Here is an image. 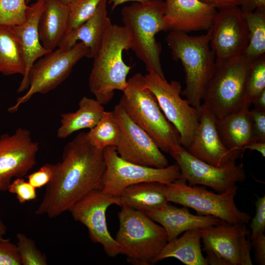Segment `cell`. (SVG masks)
<instances>
[{
  "label": "cell",
  "mask_w": 265,
  "mask_h": 265,
  "mask_svg": "<svg viewBox=\"0 0 265 265\" xmlns=\"http://www.w3.org/2000/svg\"><path fill=\"white\" fill-rule=\"evenodd\" d=\"M104 151L90 143L86 132L67 143L61 160L52 164V178L35 213L55 218L89 192L102 189L106 171Z\"/></svg>",
  "instance_id": "6da1fadb"
},
{
  "label": "cell",
  "mask_w": 265,
  "mask_h": 265,
  "mask_svg": "<svg viewBox=\"0 0 265 265\" xmlns=\"http://www.w3.org/2000/svg\"><path fill=\"white\" fill-rule=\"evenodd\" d=\"M211 31L191 36L171 30L165 41L172 58L180 60L185 73L186 87L182 94L191 106L199 109L207 86L216 66L215 53L210 45Z\"/></svg>",
  "instance_id": "7a4b0ae2"
},
{
  "label": "cell",
  "mask_w": 265,
  "mask_h": 265,
  "mask_svg": "<svg viewBox=\"0 0 265 265\" xmlns=\"http://www.w3.org/2000/svg\"><path fill=\"white\" fill-rule=\"evenodd\" d=\"M164 1L150 0L145 3L134 2L124 6L122 19L129 39L130 49L144 64L148 72L165 77L160 62L161 46L156 35L167 31L163 20Z\"/></svg>",
  "instance_id": "3957f363"
},
{
  "label": "cell",
  "mask_w": 265,
  "mask_h": 265,
  "mask_svg": "<svg viewBox=\"0 0 265 265\" xmlns=\"http://www.w3.org/2000/svg\"><path fill=\"white\" fill-rule=\"evenodd\" d=\"M119 104L129 117L155 141L161 151L169 153L181 145L179 132L166 119L157 99L138 73L127 80Z\"/></svg>",
  "instance_id": "277c9868"
},
{
  "label": "cell",
  "mask_w": 265,
  "mask_h": 265,
  "mask_svg": "<svg viewBox=\"0 0 265 265\" xmlns=\"http://www.w3.org/2000/svg\"><path fill=\"white\" fill-rule=\"evenodd\" d=\"M128 50L129 39L124 27L112 25L93 58L88 79L90 92L103 106L112 99L115 90L123 92L127 86L132 67L124 62L122 53Z\"/></svg>",
  "instance_id": "5b68a950"
},
{
  "label": "cell",
  "mask_w": 265,
  "mask_h": 265,
  "mask_svg": "<svg viewBox=\"0 0 265 265\" xmlns=\"http://www.w3.org/2000/svg\"><path fill=\"white\" fill-rule=\"evenodd\" d=\"M118 216L119 228L115 238L120 254L130 263L154 264L168 242L164 229L145 212L122 205Z\"/></svg>",
  "instance_id": "8992f818"
},
{
  "label": "cell",
  "mask_w": 265,
  "mask_h": 265,
  "mask_svg": "<svg viewBox=\"0 0 265 265\" xmlns=\"http://www.w3.org/2000/svg\"><path fill=\"white\" fill-rule=\"evenodd\" d=\"M252 64L244 55L216 63L202 100L215 118L250 107L246 89Z\"/></svg>",
  "instance_id": "52a82bcc"
},
{
  "label": "cell",
  "mask_w": 265,
  "mask_h": 265,
  "mask_svg": "<svg viewBox=\"0 0 265 265\" xmlns=\"http://www.w3.org/2000/svg\"><path fill=\"white\" fill-rule=\"evenodd\" d=\"M237 186L215 193L196 186H190L181 177L166 185V195L169 202L191 208L201 215L216 217L230 224H246L251 219L247 212L239 210L235 202Z\"/></svg>",
  "instance_id": "ba28073f"
},
{
  "label": "cell",
  "mask_w": 265,
  "mask_h": 265,
  "mask_svg": "<svg viewBox=\"0 0 265 265\" xmlns=\"http://www.w3.org/2000/svg\"><path fill=\"white\" fill-rule=\"evenodd\" d=\"M88 53L87 47L79 42L70 49L57 48L38 59L29 72L28 89L8 109L9 111H16L36 93L45 94L55 89L68 78L76 64L87 57Z\"/></svg>",
  "instance_id": "9c48e42d"
},
{
  "label": "cell",
  "mask_w": 265,
  "mask_h": 265,
  "mask_svg": "<svg viewBox=\"0 0 265 265\" xmlns=\"http://www.w3.org/2000/svg\"><path fill=\"white\" fill-rule=\"evenodd\" d=\"M146 85L156 97L164 116L177 129L181 145L186 149L198 126L200 109L192 106L181 96L182 86L177 80L168 82L165 77L151 72L144 76Z\"/></svg>",
  "instance_id": "30bf717a"
},
{
  "label": "cell",
  "mask_w": 265,
  "mask_h": 265,
  "mask_svg": "<svg viewBox=\"0 0 265 265\" xmlns=\"http://www.w3.org/2000/svg\"><path fill=\"white\" fill-rule=\"evenodd\" d=\"M106 171L102 191L111 197H119L128 186L142 182H157L168 185L182 177L177 164L156 168L135 164L122 159L115 147L104 149Z\"/></svg>",
  "instance_id": "8fae6325"
},
{
  "label": "cell",
  "mask_w": 265,
  "mask_h": 265,
  "mask_svg": "<svg viewBox=\"0 0 265 265\" xmlns=\"http://www.w3.org/2000/svg\"><path fill=\"white\" fill-rule=\"evenodd\" d=\"M208 265H252L251 243L245 224H219L200 229Z\"/></svg>",
  "instance_id": "7c38bea8"
},
{
  "label": "cell",
  "mask_w": 265,
  "mask_h": 265,
  "mask_svg": "<svg viewBox=\"0 0 265 265\" xmlns=\"http://www.w3.org/2000/svg\"><path fill=\"white\" fill-rule=\"evenodd\" d=\"M169 154L178 165L181 177L190 186L202 185L223 192L236 186L246 178L243 164L233 163L217 167L197 159L181 145L173 146Z\"/></svg>",
  "instance_id": "4fadbf2b"
},
{
  "label": "cell",
  "mask_w": 265,
  "mask_h": 265,
  "mask_svg": "<svg viewBox=\"0 0 265 265\" xmlns=\"http://www.w3.org/2000/svg\"><path fill=\"white\" fill-rule=\"evenodd\" d=\"M112 205L121 207V198L108 196L102 189H97L87 193L68 211L75 220L87 228L93 242L102 244L108 256L115 257L120 254V249L107 229L106 214L107 208Z\"/></svg>",
  "instance_id": "5bb4252c"
},
{
  "label": "cell",
  "mask_w": 265,
  "mask_h": 265,
  "mask_svg": "<svg viewBox=\"0 0 265 265\" xmlns=\"http://www.w3.org/2000/svg\"><path fill=\"white\" fill-rule=\"evenodd\" d=\"M120 128L115 147L123 159L138 165L156 168L168 166V160L153 139L136 124L118 104L112 111Z\"/></svg>",
  "instance_id": "9a60e30c"
},
{
  "label": "cell",
  "mask_w": 265,
  "mask_h": 265,
  "mask_svg": "<svg viewBox=\"0 0 265 265\" xmlns=\"http://www.w3.org/2000/svg\"><path fill=\"white\" fill-rule=\"evenodd\" d=\"M210 29V45L216 63L244 55L249 33L245 16L239 6L217 11Z\"/></svg>",
  "instance_id": "2e32d148"
},
{
  "label": "cell",
  "mask_w": 265,
  "mask_h": 265,
  "mask_svg": "<svg viewBox=\"0 0 265 265\" xmlns=\"http://www.w3.org/2000/svg\"><path fill=\"white\" fill-rule=\"evenodd\" d=\"M38 150L26 129L0 136V192L8 190L14 177L23 178L34 166Z\"/></svg>",
  "instance_id": "e0dca14e"
},
{
  "label": "cell",
  "mask_w": 265,
  "mask_h": 265,
  "mask_svg": "<svg viewBox=\"0 0 265 265\" xmlns=\"http://www.w3.org/2000/svg\"><path fill=\"white\" fill-rule=\"evenodd\" d=\"M199 109V123L186 150L197 159L215 166L235 163L242 151L228 150L218 135L214 116L203 104Z\"/></svg>",
  "instance_id": "ac0fdd59"
},
{
  "label": "cell",
  "mask_w": 265,
  "mask_h": 265,
  "mask_svg": "<svg viewBox=\"0 0 265 265\" xmlns=\"http://www.w3.org/2000/svg\"><path fill=\"white\" fill-rule=\"evenodd\" d=\"M164 1L163 20L167 31H207L217 12V9L200 0Z\"/></svg>",
  "instance_id": "d6986e66"
},
{
  "label": "cell",
  "mask_w": 265,
  "mask_h": 265,
  "mask_svg": "<svg viewBox=\"0 0 265 265\" xmlns=\"http://www.w3.org/2000/svg\"><path fill=\"white\" fill-rule=\"evenodd\" d=\"M45 6V0L35 1L27 6L24 22L12 26L20 44L25 65V73L17 90L18 93L28 89V75L34 63L51 52L42 45L38 32L39 20Z\"/></svg>",
  "instance_id": "ffe728a7"
},
{
  "label": "cell",
  "mask_w": 265,
  "mask_h": 265,
  "mask_svg": "<svg viewBox=\"0 0 265 265\" xmlns=\"http://www.w3.org/2000/svg\"><path fill=\"white\" fill-rule=\"evenodd\" d=\"M145 213L164 229L168 242L187 230L204 229L223 222L212 216L192 214L187 207L178 208L169 203L159 209Z\"/></svg>",
  "instance_id": "44dd1931"
},
{
  "label": "cell",
  "mask_w": 265,
  "mask_h": 265,
  "mask_svg": "<svg viewBox=\"0 0 265 265\" xmlns=\"http://www.w3.org/2000/svg\"><path fill=\"white\" fill-rule=\"evenodd\" d=\"M107 0H102L93 14L78 27L65 35L57 48L66 50L78 42H82L88 48L87 57L93 58L99 50L105 36L111 27L107 16Z\"/></svg>",
  "instance_id": "7402d4cb"
},
{
  "label": "cell",
  "mask_w": 265,
  "mask_h": 265,
  "mask_svg": "<svg viewBox=\"0 0 265 265\" xmlns=\"http://www.w3.org/2000/svg\"><path fill=\"white\" fill-rule=\"evenodd\" d=\"M218 135L230 150L241 151L248 144L257 141L253 128L249 107L215 119Z\"/></svg>",
  "instance_id": "603a6c76"
},
{
  "label": "cell",
  "mask_w": 265,
  "mask_h": 265,
  "mask_svg": "<svg viewBox=\"0 0 265 265\" xmlns=\"http://www.w3.org/2000/svg\"><path fill=\"white\" fill-rule=\"evenodd\" d=\"M46 6L38 23L40 42L44 48L53 51L64 36L68 26V6L60 0H45Z\"/></svg>",
  "instance_id": "cb8c5ba5"
},
{
  "label": "cell",
  "mask_w": 265,
  "mask_h": 265,
  "mask_svg": "<svg viewBox=\"0 0 265 265\" xmlns=\"http://www.w3.org/2000/svg\"><path fill=\"white\" fill-rule=\"evenodd\" d=\"M166 186V184L157 182L131 185L124 190L120 197L122 205L145 213L159 209L169 203Z\"/></svg>",
  "instance_id": "d4e9b609"
},
{
  "label": "cell",
  "mask_w": 265,
  "mask_h": 265,
  "mask_svg": "<svg viewBox=\"0 0 265 265\" xmlns=\"http://www.w3.org/2000/svg\"><path fill=\"white\" fill-rule=\"evenodd\" d=\"M201 239L200 229L185 232L182 236L167 242L154 264L168 258H175L186 265H207L202 253Z\"/></svg>",
  "instance_id": "484cf974"
},
{
  "label": "cell",
  "mask_w": 265,
  "mask_h": 265,
  "mask_svg": "<svg viewBox=\"0 0 265 265\" xmlns=\"http://www.w3.org/2000/svg\"><path fill=\"white\" fill-rule=\"evenodd\" d=\"M105 111L103 105L96 99L83 97L77 111L61 114V125L57 131V137L65 138L78 131L92 128Z\"/></svg>",
  "instance_id": "4316f807"
},
{
  "label": "cell",
  "mask_w": 265,
  "mask_h": 265,
  "mask_svg": "<svg viewBox=\"0 0 265 265\" xmlns=\"http://www.w3.org/2000/svg\"><path fill=\"white\" fill-rule=\"evenodd\" d=\"M0 73L5 76L25 73L21 49L11 26H0Z\"/></svg>",
  "instance_id": "83f0119b"
},
{
  "label": "cell",
  "mask_w": 265,
  "mask_h": 265,
  "mask_svg": "<svg viewBox=\"0 0 265 265\" xmlns=\"http://www.w3.org/2000/svg\"><path fill=\"white\" fill-rule=\"evenodd\" d=\"M248 43L244 55L254 61L265 53V8H259L244 15Z\"/></svg>",
  "instance_id": "f1b7e54d"
},
{
  "label": "cell",
  "mask_w": 265,
  "mask_h": 265,
  "mask_svg": "<svg viewBox=\"0 0 265 265\" xmlns=\"http://www.w3.org/2000/svg\"><path fill=\"white\" fill-rule=\"evenodd\" d=\"M89 130L86 132L87 137L90 143L98 149L115 147L118 144L121 131L112 111H105L98 123Z\"/></svg>",
  "instance_id": "f546056e"
},
{
  "label": "cell",
  "mask_w": 265,
  "mask_h": 265,
  "mask_svg": "<svg viewBox=\"0 0 265 265\" xmlns=\"http://www.w3.org/2000/svg\"><path fill=\"white\" fill-rule=\"evenodd\" d=\"M102 0H73L67 4L68 21L65 35L74 30L88 20L93 14Z\"/></svg>",
  "instance_id": "4dcf8cb0"
},
{
  "label": "cell",
  "mask_w": 265,
  "mask_h": 265,
  "mask_svg": "<svg viewBox=\"0 0 265 265\" xmlns=\"http://www.w3.org/2000/svg\"><path fill=\"white\" fill-rule=\"evenodd\" d=\"M265 90V56L253 61L247 80L246 98L251 105L257 97Z\"/></svg>",
  "instance_id": "1f68e13d"
},
{
  "label": "cell",
  "mask_w": 265,
  "mask_h": 265,
  "mask_svg": "<svg viewBox=\"0 0 265 265\" xmlns=\"http://www.w3.org/2000/svg\"><path fill=\"white\" fill-rule=\"evenodd\" d=\"M27 6L26 0H0V26H13L23 23Z\"/></svg>",
  "instance_id": "d6a6232c"
},
{
  "label": "cell",
  "mask_w": 265,
  "mask_h": 265,
  "mask_svg": "<svg viewBox=\"0 0 265 265\" xmlns=\"http://www.w3.org/2000/svg\"><path fill=\"white\" fill-rule=\"evenodd\" d=\"M17 247L22 265H46L47 258L36 247L35 242L23 233L16 235Z\"/></svg>",
  "instance_id": "836d02e7"
},
{
  "label": "cell",
  "mask_w": 265,
  "mask_h": 265,
  "mask_svg": "<svg viewBox=\"0 0 265 265\" xmlns=\"http://www.w3.org/2000/svg\"><path fill=\"white\" fill-rule=\"evenodd\" d=\"M8 191L15 194L21 204L34 200L37 196L36 188L23 178H17L12 181Z\"/></svg>",
  "instance_id": "e575fe53"
},
{
  "label": "cell",
  "mask_w": 265,
  "mask_h": 265,
  "mask_svg": "<svg viewBox=\"0 0 265 265\" xmlns=\"http://www.w3.org/2000/svg\"><path fill=\"white\" fill-rule=\"evenodd\" d=\"M255 214L251 219L250 238L264 234L265 230V196L257 197L255 202Z\"/></svg>",
  "instance_id": "d590c367"
},
{
  "label": "cell",
  "mask_w": 265,
  "mask_h": 265,
  "mask_svg": "<svg viewBox=\"0 0 265 265\" xmlns=\"http://www.w3.org/2000/svg\"><path fill=\"white\" fill-rule=\"evenodd\" d=\"M0 265H22L17 245L9 239L0 240Z\"/></svg>",
  "instance_id": "8d00e7d4"
},
{
  "label": "cell",
  "mask_w": 265,
  "mask_h": 265,
  "mask_svg": "<svg viewBox=\"0 0 265 265\" xmlns=\"http://www.w3.org/2000/svg\"><path fill=\"white\" fill-rule=\"evenodd\" d=\"M53 176L52 164L46 163L27 176V181L35 188L46 186Z\"/></svg>",
  "instance_id": "74e56055"
},
{
  "label": "cell",
  "mask_w": 265,
  "mask_h": 265,
  "mask_svg": "<svg viewBox=\"0 0 265 265\" xmlns=\"http://www.w3.org/2000/svg\"><path fill=\"white\" fill-rule=\"evenodd\" d=\"M250 113L256 140L265 142V110L255 107Z\"/></svg>",
  "instance_id": "f35d334b"
},
{
  "label": "cell",
  "mask_w": 265,
  "mask_h": 265,
  "mask_svg": "<svg viewBox=\"0 0 265 265\" xmlns=\"http://www.w3.org/2000/svg\"><path fill=\"white\" fill-rule=\"evenodd\" d=\"M251 246L254 249L255 258L260 265H265V236L264 234L250 238Z\"/></svg>",
  "instance_id": "ab89813d"
},
{
  "label": "cell",
  "mask_w": 265,
  "mask_h": 265,
  "mask_svg": "<svg viewBox=\"0 0 265 265\" xmlns=\"http://www.w3.org/2000/svg\"><path fill=\"white\" fill-rule=\"evenodd\" d=\"M239 7L244 15L259 8H265V0H238Z\"/></svg>",
  "instance_id": "60d3db41"
},
{
  "label": "cell",
  "mask_w": 265,
  "mask_h": 265,
  "mask_svg": "<svg viewBox=\"0 0 265 265\" xmlns=\"http://www.w3.org/2000/svg\"><path fill=\"white\" fill-rule=\"evenodd\" d=\"M216 9H221L234 6H238V0H200Z\"/></svg>",
  "instance_id": "b9f144b4"
},
{
  "label": "cell",
  "mask_w": 265,
  "mask_h": 265,
  "mask_svg": "<svg viewBox=\"0 0 265 265\" xmlns=\"http://www.w3.org/2000/svg\"><path fill=\"white\" fill-rule=\"evenodd\" d=\"M249 149L250 151H257L260 153L263 157H265V142L255 141L246 145L243 151L246 149Z\"/></svg>",
  "instance_id": "7bdbcfd3"
},
{
  "label": "cell",
  "mask_w": 265,
  "mask_h": 265,
  "mask_svg": "<svg viewBox=\"0 0 265 265\" xmlns=\"http://www.w3.org/2000/svg\"><path fill=\"white\" fill-rule=\"evenodd\" d=\"M252 104L256 108L265 110V90L257 97Z\"/></svg>",
  "instance_id": "ee69618b"
},
{
  "label": "cell",
  "mask_w": 265,
  "mask_h": 265,
  "mask_svg": "<svg viewBox=\"0 0 265 265\" xmlns=\"http://www.w3.org/2000/svg\"><path fill=\"white\" fill-rule=\"evenodd\" d=\"M150 0H109L108 3L111 4V9L113 10L116 7L119 5L123 4L128 1H132L139 3H145L148 2Z\"/></svg>",
  "instance_id": "f6af8a7d"
},
{
  "label": "cell",
  "mask_w": 265,
  "mask_h": 265,
  "mask_svg": "<svg viewBox=\"0 0 265 265\" xmlns=\"http://www.w3.org/2000/svg\"><path fill=\"white\" fill-rule=\"evenodd\" d=\"M7 227L4 223L0 220V240H3L5 238L3 236L6 234Z\"/></svg>",
  "instance_id": "bcb514c9"
},
{
  "label": "cell",
  "mask_w": 265,
  "mask_h": 265,
  "mask_svg": "<svg viewBox=\"0 0 265 265\" xmlns=\"http://www.w3.org/2000/svg\"><path fill=\"white\" fill-rule=\"evenodd\" d=\"M33 0H26V3L28 2H30L31 1H32ZM35 1H37V0H34ZM62 2H63V3H65L66 4H68V3H69L70 2H71L72 1H73V0H60Z\"/></svg>",
  "instance_id": "7dc6e473"
}]
</instances>
